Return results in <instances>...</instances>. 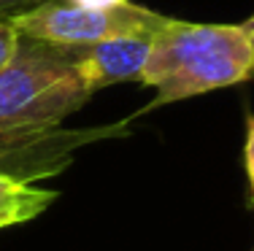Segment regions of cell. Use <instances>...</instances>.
<instances>
[{"mask_svg":"<svg viewBox=\"0 0 254 251\" xmlns=\"http://www.w3.org/2000/svg\"><path fill=\"white\" fill-rule=\"evenodd\" d=\"M130 122L100 127H0V170L22 181L41 184L60 176L73 162L76 151L89 143L125 138Z\"/></svg>","mask_w":254,"mask_h":251,"instance_id":"4","label":"cell"},{"mask_svg":"<svg viewBox=\"0 0 254 251\" xmlns=\"http://www.w3.org/2000/svg\"><path fill=\"white\" fill-rule=\"evenodd\" d=\"M35 3H41V0H35Z\"/></svg>","mask_w":254,"mask_h":251,"instance_id":"12","label":"cell"},{"mask_svg":"<svg viewBox=\"0 0 254 251\" xmlns=\"http://www.w3.org/2000/svg\"><path fill=\"white\" fill-rule=\"evenodd\" d=\"M22 35L38 38L60 46H92L114 35L132 33H157L168 22V16L138 5L132 0H122L108 8L78 3H35L25 11L8 16Z\"/></svg>","mask_w":254,"mask_h":251,"instance_id":"3","label":"cell"},{"mask_svg":"<svg viewBox=\"0 0 254 251\" xmlns=\"http://www.w3.org/2000/svg\"><path fill=\"white\" fill-rule=\"evenodd\" d=\"M35 5V0H0V16H14L16 11H25Z\"/></svg>","mask_w":254,"mask_h":251,"instance_id":"9","label":"cell"},{"mask_svg":"<svg viewBox=\"0 0 254 251\" xmlns=\"http://www.w3.org/2000/svg\"><path fill=\"white\" fill-rule=\"evenodd\" d=\"M70 3H78V5H95V8H108V5H117L122 0H70Z\"/></svg>","mask_w":254,"mask_h":251,"instance_id":"10","label":"cell"},{"mask_svg":"<svg viewBox=\"0 0 254 251\" xmlns=\"http://www.w3.org/2000/svg\"><path fill=\"white\" fill-rule=\"evenodd\" d=\"M246 173H249V184H252V195H254V116H249V127H246Z\"/></svg>","mask_w":254,"mask_h":251,"instance_id":"8","label":"cell"},{"mask_svg":"<svg viewBox=\"0 0 254 251\" xmlns=\"http://www.w3.org/2000/svg\"><path fill=\"white\" fill-rule=\"evenodd\" d=\"M92 95L78 73L76 46L19 33L14 57L0 68V127H63Z\"/></svg>","mask_w":254,"mask_h":251,"instance_id":"2","label":"cell"},{"mask_svg":"<svg viewBox=\"0 0 254 251\" xmlns=\"http://www.w3.org/2000/svg\"><path fill=\"white\" fill-rule=\"evenodd\" d=\"M241 25H244V30L249 33V38H252V44H254V16H249V19L241 22Z\"/></svg>","mask_w":254,"mask_h":251,"instance_id":"11","label":"cell"},{"mask_svg":"<svg viewBox=\"0 0 254 251\" xmlns=\"http://www.w3.org/2000/svg\"><path fill=\"white\" fill-rule=\"evenodd\" d=\"M254 76V44L244 25L171 19L154 33L141 84L157 98L143 111L225 89Z\"/></svg>","mask_w":254,"mask_h":251,"instance_id":"1","label":"cell"},{"mask_svg":"<svg viewBox=\"0 0 254 251\" xmlns=\"http://www.w3.org/2000/svg\"><path fill=\"white\" fill-rule=\"evenodd\" d=\"M54 200H57L54 189H44L33 181H22L0 170V230L41 216Z\"/></svg>","mask_w":254,"mask_h":251,"instance_id":"6","label":"cell"},{"mask_svg":"<svg viewBox=\"0 0 254 251\" xmlns=\"http://www.w3.org/2000/svg\"><path fill=\"white\" fill-rule=\"evenodd\" d=\"M154 33L114 35L92 46H76V65L92 92L122 81H141L152 54Z\"/></svg>","mask_w":254,"mask_h":251,"instance_id":"5","label":"cell"},{"mask_svg":"<svg viewBox=\"0 0 254 251\" xmlns=\"http://www.w3.org/2000/svg\"><path fill=\"white\" fill-rule=\"evenodd\" d=\"M16 44H19V30L8 16H0V68L14 57Z\"/></svg>","mask_w":254,"mask_h":251,"instance_id":"7","label":"cell"}]
</instances>
